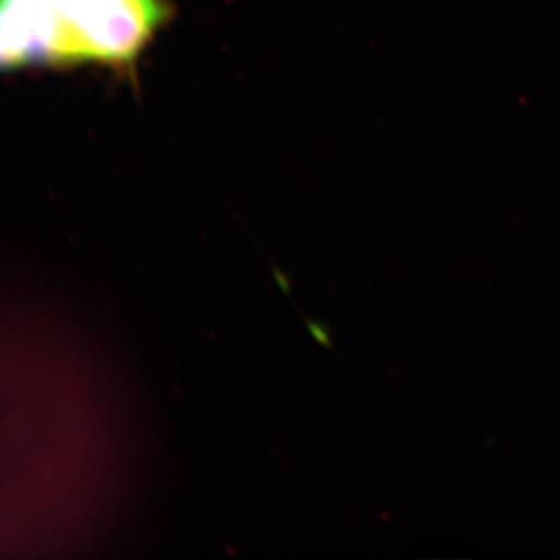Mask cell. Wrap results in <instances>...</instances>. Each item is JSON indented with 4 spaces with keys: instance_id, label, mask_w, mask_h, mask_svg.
<instances>
[{
    "instance_id": "cell-2",
    "label": "cell",
    "mask_w": 560,
    "mask_h": 560,
    "mask_svg": "<svg viewBox=\"0 0 560 560\" xmlns=\"http://www.w3.org/2000/svg\"><path fill=\"white\" fill-rule=\"evenodd\" d=\"M305 326L316 342L327 349H334V341H331L330 330L327 329L326 324L318 323V320L305 319Z\"/></svg>"
},
{
    "instance_id": "cell-4",
    "label": "cell",
    "mask_w": 560,
    "mask_h": 560,
    "mask_svg": "<svg viewBox=\"0 0 560 560\" xmlns=\"http://www.w3.org/2000/svg\"><path fill=\"white\" fill-rule=\"evenodd\" d=\"M271 271L272 278H275L276 283H278V285L280 287V290H282L283 293L289 294L290 296L291 283L289 276H287L285 272L280 271L278 267H271Z\"/></svg>"
},
{
    "instance_id": "cell-1",
    "label": "cell",
    "mask_w": 560,
    "mask_h": 560,
    "mask_svg": "<svg viewBox=\"0 0 560 560\" xmlns=\"http://www.w3.org/2000/svg\"><path fill=\"white\" fill-rule=\"evenodd\" d=\"M171 13L168 0H50L46 65H135Z\"/></svg>"
},
{
    "instance_id": "cell-3",
    "label": "cell",
    "mask_w": 560,
    "mask_h": 560,
    "mask_svg": "<svg viewBox=\"0 0 560 560\" xmlns=\"http://www.w3.org/2000/svg\"><path fill=\"white\" fill-rule=\"evenodd\" d=\"M0 3L18 7V9L32 11V13H43L49 7L50 0H0Z\"/></svg>"
}]
</instances>
